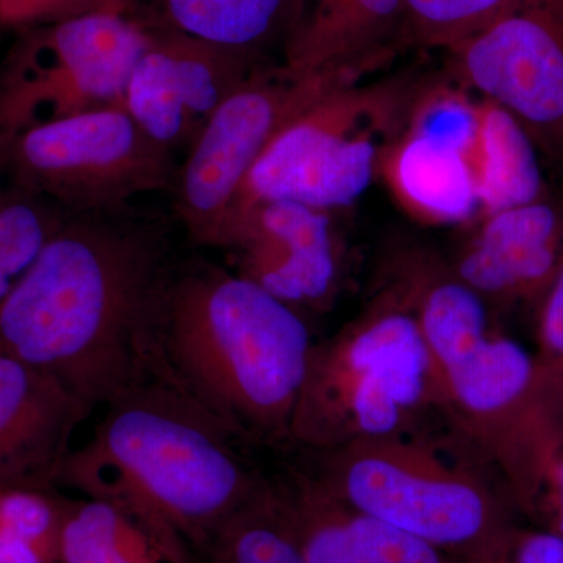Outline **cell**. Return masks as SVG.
Instances as JSON below:
<instances>
[{
  "label": "cell",
  "instance_id": "obj_1",
  "mask_svg": "<svg viewBox=\"0 0 563 563\" xmlns=\"http://www.w3.org/2000/svg\"><path fill=\"white\" fill-rule=\"evenodd\" d=\"M161 221L66 213L0 303V352L60 380L91 410L151 373L155 302L173 265Z\"/></svg>",
  "mask_w": 563,
  "mask_h": 563
},
{
  "label": "cell",
  "instance_id": "obj_2",
  "mask_svg": "<svg viewBox=\"0 0 563 563\" xmlns=\"http://www.w3.org/2000/svg\"><path fill=\"white\" fill-rule=\"evenodd\" d=\"M314 340L299 310L231 269L173 262L155 302L151 373L244 443H290Z\"/></svg>",
  "mask_w": 563,
  "mask_h": 563
},
{
  "label": "cell",
  "instance_id": "obj_3",
  "mask_svg": "<svg viewBox=\"0 0 563 563\" xmlns=\"http://www.w3.org/2000/svg\"><path fill=\"white\" fill-rule=\"evenodd\" d=\"M102 407L90 440L63 461L55 487L131 507L198 555L266 483L244 457V442L161 374Z\"/></svg>",
  "mask_w": 563,
  "mask_h": 563
},
{
  "label": "cell",
  "instance_id": "obj_4",
  "mask_svg": "<svg viewBox=\"0 0 563 563\" xmlns=\"http://www.w3.org/2000/svg\"><path fill=\"white\" fill-rule=\"evenodd\" d=\"M377 287L357 317L313 343L290 426V443L302 450L413 435L426 415L448 418L446 388L417 318Z\"/></svg>",
  "mask_w": 563,
  "mask_h": 563
},
{
  "label": "cell",
  "instance_id": "obj_5",
  "mask_svg": "<svg viewBox=\"0 0 563 563\" xmlns=\"http://www.w3.org/2000/svg\"><path fill=\"white\" fill-rule=\"evenodd\" d=\"M312 470L354 509L439 548L457 563H496L515 528L509 496L420 433L314 453Z\"/></svg>",
  "mask_w": 563,
  "mask_h": 563
},
{
  "label": "cell",
  "instance_id": "obj_6",
  "mask_svg": "<svg viewBox=\"0 0 563 563\" xmlns=\"http://www.w3.org/2000/svg\"><path fill=\"white\" fill-rule=\"evenodd\" d=\"M362 81L328 92L280 129L244 181L221 235L257 203L292 201L333 213L368 190L424 87L412 74Z\"/></svg>",
  "mask_w": 563,
  "mask_h": 563
},
{
  "label": "cell",
  "instance_id": "obj_7",
  "mask_svg": "<svg viewBox=\"0 0 563 563\" xmlns=\"http://www.w3.org/2000/svg\"><path fill=\"white\" fill-rule=\"evenodd\" d=\"M361 70L303 74L265 63L213 111L179 166L176 213L188 239L217 246L244 181L274 136L322 96L365 79Z\"/></svg>",
  "mask_w": 563,
  "mask_h": 563
},
{
  "label": "cell",
  "instance_id": "obj_8",
  "mask_svg": "<svg viewBox=\"0 0 563 563\" xmlns=\"http://www.w3.org/2000/svg\"><path fill=\"white\" fill-rule=\"evenodd\" d=\"M24 190L69 213H120L147 192L173 190L174 152L146 135L124 107L91 111L0 139Z\"/></svg>",
  "mask_w": 563,
  "mask_h": 563
},
{
  "label": "cell",
  "instance_id": "obj_9",
  "mask_svg": "<svg viewBox=\"0 0 563 563\" xmlns=\"http://www.w3.org/2000/svg\"><path fill=\"white\" fill-rule=\"evenodd\" d=\"M128 0L55 21L18 54L0 87V139L77 114L122 107L151 27Z\"/></svg>",
  "mask_w": 563,
  "mask_h": 563
},
{
  "label": "cell",
  "instance_id": "obj_10",
  "mask_svg": "<svg viewBox=\"0 0 563 563\" xmlns=\"http://www.w3.org/2000/svg\"><path fill=\"white\" fill-rule=\"evenodd\" d=\"M451 73L563 158V0H518L484 31L448 49Z\"/></svg>",
  "mask_w": 563,
  "mask_h": 563
},
{
  "label": "cell",
  "instance_id": "obj_11",
  "mask_svg": "<svg viewBox=\"0 0 563 563\" xmlns=\"http://www.w3.org/2000/svg\"><path fill=\"white\" fill-rule=\"evenodd\" d=\"M332 211L269 201L233 218L218 246L235 273L303 313L325 310L336 298L343 250Z\"/></svg>",
  "mask_w": 563,
  "mask_h": 563
},
{
  "label": "cell",
  "instance_id": "obj_12",
  "mask_svg": "<svg viewBox=\"0 0 563 563\" xmlns=\"http://www.w3.org/2000/svg\"><path fill=\"white\" fill-rule=\"evenodd\" d=\"M474 107L461 90L422 88L401 135L385 152L380 174L418 221L454 225L481 217L468 162Z\"/></svg>",
  "mask_w": 563,
  "mask_h": 563
},
{
  "label": "cell",
  "instance_id": "obj_13",
  "mask_svg": "<svg viewBox=\"0 0 563 563\" xmlns=\"http://www.w3.org/2000/svg\"><path fill=\"white\" fill-rule=\"evenodd\" d=\"M448 262L488 306L537 307L563 262V203L542 196L483 214Z\"/></svg>",
  "mask_w": 563,
  "mask_h": 563
},
{
  "label": "cell",
  "instance_id": "obj_14",
  "mask_svg": "<svg viewBox=\"0 0 563 563\" xmlns=\"http://www.w3.org/2000/svg\"><path fill=\"white\" fill-rule=\"evenodd\" d=\"M306 563H457L439 548L354 509L312 470L269 477Z\"/></svg>",
  "mask_w": 563,
  "mask_h": 563
},
{
  "label": "cell",
  "instance_id": "obj_15",
  "mask_svg": "<svg viewBox=\"0 0 563 563\" xmlns=\"http://www.w3.org/2000/svg\"><path fill=\"white\" fill-rule=\"evenodd\" d=\"M92 410L51 374L0 352V485L55 487Z\"/></svg>",
  "mask_w": 563,
  "mask_h": 563
},
{
  "label": "cell",
  "instance_id": "obj_16",
  "mask_svg": "<svg viewBox=\"0 0 563 563\" xmlns=\"http://www.w3.org/2000/svg\"><path fill=\"white\" fill-rule=\"evenodd\" d=\"M402 44L404 0H309L282 63L303 74H372Z\"/></svg>",
  "mask_w": 563,
  "mask_h": 563
},
{
  "label": "cell",
  "instance_id": "obj_17",
  "mask_svg": "<svg viewBox=\"0 0 563 563\" xmlns=\"http://www.w3.org/2000/svg\"><path fill=\"white\" fill-rule=\"evenodd\" d=\"M58 563H199L172 529L122 504L66 499Z\"/></svg>",
  "mask_w": 563,
  "mask_h": 563
},
{
  "label": "cell",
  "instance_id": "obj_18",
  "mask_svg": "<svg viewBox=\"0 0 563 563\" xmlns=\"http://www.w3.org/2000/svg\"><path fill=\"white\" fill-rule=\"evenodd\" d=\"M531 143L509 113L484 99L476 101L468 162L481 217L542 198V180Z\"/></svg>",
  "mask_w": 563,
  "mask_h": 563
},
{
  "label": "cell",
  "instance_id": "obj_19",
  "mask_svg": "<svg viewBox=\"0 0 563 563\" xmlns=\"http://www.w3.org/2000/svg\"><path fill=\"white\" fill-rule=\"evenodd\" d=\"M166 24L229 47L266 58L287 46L309 0H162Z\"/></svg>",
  "mask_w": 563,
  "mask_h": 563
},
{
  "label": "cell",
  "instance_id": "obj_20",
  "mask_svg": "<svg viewBox=\"0 0 563 563\" xmlns=\"http://www.w3.org/2000/svg\"><path fill=\"white\" fill-rule=\"evenodd\" d=\"M124 110L141 131L172 152L198 139L199 129L188 110L179 70L165 27H151L150 41L140 55L128 87Z\"/></svg>",
  "mask_w": 563,
  "mask_h": 563
},
{
  "label": "cell",
  "instance_id": "obj_21",
  "mask_svg": "<svg viewBox=\"0 0 563 563\" xmlns=\"http://www.w3.org/2000/svg\"><path fill=\"white\" fill-rule=\"evenodd\" d=\"M199 563H306L269 477L261 492L218 528Z\"/></svg>",
  "mask_w": 563,
  "mask_h": 563
},
{
  "label": "cell",
  "instance_id": "obj_22",
  "mask_svg": "<svg viewBox=\"0 0 563 563\" xmlns=\"http://www.w3.org/2000/svg\"><path fill=\"white\" fill-rule=\"evenodd\" d=\"M24 190L0 191V303L31 269L66 211L51 209Z\"/></svg>",
  "mask_w": 563,
  "mask_h": 563
},
{
  "label": "cell",
  "instance_id": "obj_23",
  "mask_svg": "<svg viewBox=\"0 0 563 563\" xmlns=\"http://www.w3.org/2000/svg\"><path fill=\"white\" fill-rule=\"evenodd\" d=\"M518 0H404L407 44L451 49L484 31Z\"/></svg>",
  "mask_w": 563,
  "mask_h": 563
},
{
  "label": "cell",
  "instance_id": "obj_24",
  "mask_svg": "<svg viewBox=\"0 0 563 563\" xmlns=\"http://www.w3.org/2000/svg\"><path fill=\"white\" fill-rule=\"evenodd\" d=\"M536 310L537 395L559 435L563 421V262Z\"/></svg>",
  "mask_w": 563,
  "mask_h": 563
},
{
  "label": "cell",
  "instance_id": "obj_25",
  "mask_svg": "<svg viewBox=\"0 0 563 563\" xmlns=\"http://www.w3.org/2000/svg\"><path fill=\"white\" fill-rule=\"evenodd\" d=\"M496 563H563V537L550 528L515 526Z\"/></svg>",
  "mask_w": 563,
  "mask_h": 563
},
{
  "label": "cell",
  "instance_id": "obj_26",
  "mask_svg": "<svg viewBox=\"0 0 563 563\" xmlns=\"http://www.w3.org/2000/svg\"><path fill=\"white\" fill-rule=\"evenodd\" d=\"M113 0H0V20L24 22L52 18L60 21L101 9Z\"/></svg>",
  "mask_w": 563,
  "mask_h": 563
},
{
  "label": "cell",
  "instance_id": "obj_27",
  "mask_svg": "<svg viewBox=\"0 0 563 563\" xmlns=\"http://www.w3.org/2000/svg\"><path fill=\"white\" fill-rule=\"evenodd\" d=\"M536 517H542L547 523L544 528L553 529L563 537V442L551 463Z\"/></svg>",
  "mask_w": 563,
  "mask_h": 563
},
{
  "label": "cell",
  "instance_id": "obj_28",
  "mask_svg": "<svg viewBox=\"0 0 563 563\" xmlns=\"http://www.w3.org/2000/svg\"><path fill=\"white\" fill-rule=\"evenodd\" d=\"M559 435H561V442H563V421L561 424V429H559Z\"/></svg>",
  "mask_w": 563,
  "mask_h": 563
}]
</instances>
